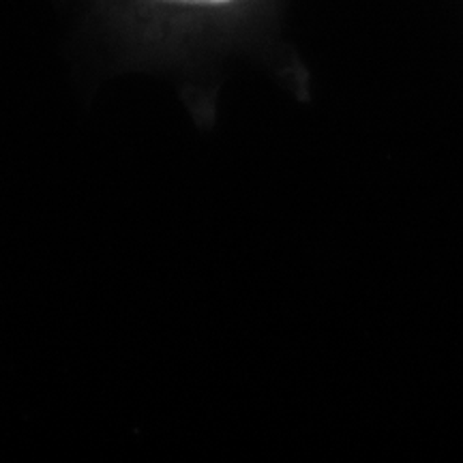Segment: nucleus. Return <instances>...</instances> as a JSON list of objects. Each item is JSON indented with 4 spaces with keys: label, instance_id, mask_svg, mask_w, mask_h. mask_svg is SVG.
Wrapping results in <instances>:
<instances>
[{
    "label": "nucleus",
    "instance_id": "1",
    "mask_svg": "<svg viewBox=\"0 0 463 463\" xmlns=\"http://www.w3.org/2000/svg\"><path fill=\"white\" fill-rule=\"evenodd\" d=\"M165 3H181V5H228L232 0H165Z\"/></svg>",
    "mask_w": 463,
    "mask_h": 463
}]
</instances>
